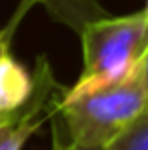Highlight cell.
<instances>
[{
	"label": "cell",
	"mask_w": 148,
	"mask_h": 150,
	"mask_svg": "<svg viewBox=\"0 0 148 150\" xmlns=\"http://www.w3.org/2000/svg\"><path fill=\"white\" fill-rule=\"evenodd\" d=\"M142 11H144V15L148 17V0H146V6H144V10H142Z\"/></svg>",
	"instance_id": "9c48e42d"
},
{
	"label": "cell",
	"mask_w": 148,
	"mask_h": 150,
	"mask_svg": "<svg viewBox=\"0 0 148 150\" xmlns=\"http://www.w3.org/2000/svg\"><path fill=\"white\" fill-rule=\"evenodd\" d=\"M101 150H148V110Z\"/></svg>",
	"instance_id": "5b68a950"
},
{
	"label": "cell",
	"mask_w": 148,
	"mask_h": 150,
	"mask_svg": "<svg viewBox=\"0 0 148 150\" xmlns=\"http://www.w3.org/2000/svg\"><path fill=\"white\" fill-rule=\"evenodd\" d=\"M146 50L148 17L144 11L85 23L82 30L84 69L68 91L95 89L120 80L142 61Z\"/></svg>",
	"instance_id": "7a4b0ae2"
},
{
	"label": "cell",
	"mask_w": 148,
	"mask_h": 150,
	"mask_svg": "<svg viewBox=\"0 0 148 150\" xmlns=\"http://www.w3.org/2000/svg\"><path fill=\"white\" fill-rule=\"evenodd\" d=\"M51 131H53V143H51V150H78L74 144L70 143L67 131L63 133L61 122L55 120V116H51Z\"/></svg>",
	"instance_id": "8992f818"
},
{
	"label": "cell",
	"mask_w": 148,
	"mask_h": 150,
	"mask_svg": "<svg viewBox=\"0 0 148 150\" xmlns=\"http://www.w3.org/2000/svg\"><path fill=\"white\" fill-rule=\"evenodd\" d=\"M148 108L142 61L112 84L72 93L63 91L57 116L78 150H101Z\"/></svg>",
	"instance_id": "6da1fadb"
},
{
	"label": "cell",
	"mask_w": 148,
	"mask_h": 150,
	"mask_svg": "<svg viewBox=\"0 0 148 150\" xmlns=\"http://www.w3.org/2000/svg\"><path fill=\"white\" fill-rule=\"evenodd\" d=\"M2 118H4V116H0V122H2Z\"/></svg>",
	"instance_id": "30bf717a"
},
{
	"label": "cell",
	"mask_w": 148,
	"mask_h": 150,
	"mask_svg": "<svg viewBox=\"0 0 148 150\" xmlns=\"http://www.w3.org/2000/svg\"><path fill=\"white\" fill-rule=\"evenodd\" d=\"M10 44V30H0V50Z\"/></svg>",
	"instance_id": "ba28073f"
},
{
	"label": "cell",
	"mask_w": 148,
	"mask_h": 150,
	"mask_svg": "<svg viewBox=\"0 0 148 150\" xmlns=\"http://www.w3.org/2000/svg\"><path fill=\"white\" fill-rule=\"evenodd\" d=\"M142 74H144V84H146V93H148V50H146L144 57H142Z\"/></svg>",
	"instance_id": "52a82bcc"
},
{
	"label": "cell",
	"mask_w": 148,
	"mask_h": 150,
	"mask_svg": "<svg viewBox=\"0 0 148 150\" xmlns=\"http://www.w3.org/2000/svg\"><path fill=\"white\" fill-rule=\"evenodd\" d=\"M32 78L34 88L30 99L0 122V150H21L27 139L46 120H51V116L57 114L65 89L55 82L44 57L38 59Z\"/></svg>",
	"instance_id": "3957f363"
},
{
	"label": "cell",
	"mask_w": 148,
	"mask_h": 150,
	"mask_svg": "<svg viewBox=\"0 0 148 150\" xmlns=\"http://www.w3.org/2000/svg\"><path fill=\"white\" fill-rule=\"evenodd\" d=\"M34 78L13 55L10 46L0 50V116L19 110L32 95Z\"/></svg>",
	"instance_id": "277c9868"
}]
</instances>
